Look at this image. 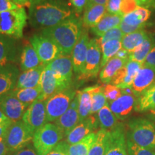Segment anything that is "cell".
<instances>
[{
    "mask_svg": "<svg viewBox=\"0 0 155 155\" xmlns=\"http://www.w3.org/2000/svg\"><path fill=\"white\" fill-rule=\"evenodd\" d=\"M150 114L153 117V119H154L155 121V108H154V109H152V110H150Z\"/></svg>",
    "mask_w": 155,
    "mask_h": 155,
    "instance_id": "cell-56",
    "label": "cell"
},
{
    "mask_svg": "<svg viewBox=\"0 0 155 155\" xmlns=\"http://www.w3.org/2000/svg\"><path fill=\"white\" fill-rule=\"evenodd\" d=\"M155 108V83L141 94L137 101L135 110L146 111Z\"/></svg>",
    "mask_w": 155,
    "mask_h": 155,
    "instance_id": "cell-32",
    "label": "cell"
},
{
    "mask_svg": "<svg viewBox=\"0 0 155 155\" xmlns=\"http://www.w3.org/2000/svg\"><path fill=\"white\" fill-rule=\"evenodd\" d=\"M30 42L31 45L35 50L41 63L44 65H48L62 55L57 45L42 34L32 35L30 39Z\"/></svg>",
    "mask_w": 155,
    "mask_h": 155,
    "instance_id": "cell-8",
    "label": "cell"
},
{
    "mask_svg": "<svg viewBox=\"0 0 155 155\" xmlns=\"http://www.w3.org/2000/svg\"><path fill=\"white\" fill-rule=\"evenodd\" d=\"M46 67L54 71L61 78L71 85L73 65L71 55H61L50 63Z\"/></svg>",
    "mask_w": 155,
    "mask_h": 155,
    "instance_id": "cell-20",
    "label": "cell"
},
{
    "mask_svg": "<svg viewBox=\"0 0 155 155\" xmlns=\"http://www.w3.org/2000/svg\"><path fill=\"white\" fill-rule=\"evenodd\" d=\"M12 1L19 7H28V8H30L31 5L30 0H12Z\"/></svg>",
    "mask_w": 155,
    "mask_h": 155,
    "instance_id": "cell-52",
    "label": "cell"
},
{
    "mask_svg": "<svg viewBox=\"0 0 155 155\" xmlns=\"http://www.w3.org/2000/svg\"><path fill=\"white\" fill-rule=\"evenodd\" d=\"M71 85L61 78L54 71L46 67L42 74L40 86L41 94L38 100L47 101L58 93L71 88Z\"/></svg>",
    "mask_w": 155,
    "mask_h": 155,
    "instance_id": "cell-9",
    "label": "cell"
},
{
    "mask_svg": "<svg viewBox=\"0 0 155 155\" xmlns=\"http://www.w3.org/2000/svg\"><path fill=\"white\" fill-rule=\"evenodd\" d=\"M83 28V20L75 15L55 26L43 29L42 34L57 45L62 55H71Z\"/></svg>",
    "mask_w": 155,
    "mask_h": 155,
    "instance_id": "cell-2",
    "label": "cell"
},
{
    "mask_svg": "<svg viewBox=\"0 0 155 155\" xmlns=\"http://www.w3.org/2000/svg\"><path fill=\"white\" fill-rule=\"evenodd\" d=\"M105 155H129L124 128L121 124L114 130L110 131L109 142Z\"/></svg>",
    "mask_w": 155,
    "mask_h": 155,
    "instance_id": "cell-18",
    "label": "cell"
},
{
    "mask_svg": "<svg viewBox=\"0 0 155 155\" xmlns=\"http://www.w3.org/2000/svg\"><path fill=\"white\" fill-rule=\"evenodd\" d=\"M139 1H140V0H137V2H139Z\"/></svg>",
    "mask_w": 155,
    "mask_h": 155,
    "instance_id": "cell-59",
    "label": "cell"
},
{
    "mask_svg": "<svg viewBox=\"0 0 155 155\" xmlns=\"http://www.w3.org/2000/svg\"><path fill=\"white\" fill-rule=\"evenodd\" d=\"M144 64L148 65V66L152 67L153 68H155V46L151 50L150 53L147 56Z\"/></svg>",
    "mask_w": 155,
    "mask_h": 155,
    "instance_id": "cell-50",
    "label": "cell"
},
{
    "mask_svg": "<svg viewBox=\"0 0 155 155\" xmlns=\"http://www.w3.org/2000/svg\"><path fill=\"white\" fill-rule=\"evenodd\" d=\"M90 40L91 39L89 38L88 31L86 28H84L80 38L78 39L76 44L75 45L72 53H71L73 71L76 74L79 75L82 74L83 68H84Z\"/></svg>",
    "mask_w": 155,
    "mask_h": 155,
    "instance_id": "cell-13",
    "label": "cell"
},
{
    "mask_svg": "<svg viewBox=\"0 0 155 155\" xmlns=\"http://www.w3.org/2000/svg\"><path fill=\"white\" fill-rule=\"evenodd\" d=\"M102 59L101 68H102L108 63L109 60L116 56L118 52L122 48L121 41L116 40H108L101 46Z\"/></svg>",
    "mask_w": 155,
    "mask_h": 155,
    "instance_id": "cell-36",
    "label": "cell"
},
{
    "mask_svg": "<svg viewBox=\"0 0 155 155\" xmlns=\"http://www.w3.org/2000/svg\"><path fill=\"white\" fill-rule=\"evenodd\" d=\"M12 121L9 119H7L6 121L2 122L0 124V140H3L5 138L6 134L8 130L9 126L12 124Z\"/></svg>",
    "mask_w": 155,
    "mask_h": 155,
    "instance_id": "cell-49",
    "label": "cell"
},
{
    "mask_svg": "<svg viewBox=\"0 0 155 155\" xmlns=\"http://www.w3.org/2000/svg\"><path fill=\"white\" fill-rule=\"evenodd\" d=\"M104 94L108 102L114 101L121 96V89L111 83H108L104 86Z\"/></svg>",
    "mask_w": 155,
    "mask_h": 155,
    "instance_id": "cell-40",
    "label": "cell"
},
{
    "mask_svg": "<svg viewBox=\"0 0 155 155\" xmlns=\"http://www.w3.org/2000/svg\"><path fill=\"white\" fill-rule=\"evenodd\" d=\"M8 152L9 150L5 144V139L0 140V155H7Z\"/></svg>",
    "mask_w": 155,
    "mask_h": 155,
    "instance_id": "cell-53",
    "label": "cell"
},
{
    "mask_svg": "<svg viewBox=\"0 0 155 155\" xmlns=\"http://www.w3.org/2000/svg\"><path fill=\"white\" fill-rule=\"evenodd\" d=\"M148 35L144 29L131 34L125 35L121 40L122 48L131 53L144 41Z\"/></svg>",
    "mask_w": 155,
    "mask_h": 155,
    "instance_id": "cell-29",
    "label": "cell"
},
{
    "mask_svg": "<svg viewBox=\"0 0 155 155\" xmlns=\"http://www.w3.org/2000/svg\"><path fill=\"white\" fill-rule=\"evenodd\" d=\"M108 0H89V4H96V5H106ZM88 4V5H89Z\"/></svg>",
    "mask_w": 155,
    "mask_h": 155,
    "instance_id": "cell-54",
    "label": "cell"
},
{
    "mask_svg": "<svg viewBox=\"0 0 155 155\" xmlns=\"http://www.w3.org/2000/svg\"><path fill=\"white\" fill-rule=\"evenodd\" d=\"M75 15L65 0H38L31 4L28 19L32 28L43 30L55 26Z\"/></svg>",
    "mask_w": 155,
    "mask_h": 155,
    "instance_id": "cell-1",
    "label": "cell"
},
{
    "mask_svg": "<svg viewBox=\"0 0 155 155\" xmlns=\"http://www.w3.org/2000/svg\"><path fill=\"white\" fill-rule=\"evenodd\" d=\"M101 47L98 39H91L85 62L83 73L80 75L81 79L94 78L98 75L101 64Z\"/></svg>",
    "mask_w": 155,
    "mask_h": 155,
    "instance_id": "cell-10",
    "label": "cell"
},
{
    "mask_svg": "<svg viewBox=\"0 0 155 155\" xmlns=\"http://www.w3.org/2000/svg\"><path fill=\"white\" fill-rule=\"evenodd\" d=\"M16 56V48L13 38L0 34V68L14 62Z\"/></svg>",
    "mask_w": 155,
    "mask_h": 155,
    "instance_id": "cell-23",
    "label": "cell"
},
{
    "mask_svg": "<svg viewBox=\"0 0 155 155\" xmlns=\"http://www.w3.org/2000/svg\"><path fill=\"white\" fill-rule=\"evenodd\" d=\"M150 36L152 37V40H153V41H154V42L155 43V30L153 31V32H152V33L150 34Z\"/></svg>",
    "mask_w": 155,
    "mask_h": 155,
    "instance_id": "cell-57",
    "label": "cell"
},
{
    "mask_svg": "<svg viewBox=\"0 0 155 155\" xmlns=\"http://www.w3.org/2000/svg\"><path fill=\"white\" fill-rule=\"evenodd\" d=\"M110 109L118 119L124 120L131 113L137 105L135 95L122 93L118 99L108 102Z\"/></svg>",
    "mask_w": 155,
    "mask_h": 155,
    "instance_id": "cell-17",
    "label": "cell"
},
{
    "mask_svg": "<svg viewBox=\"0 0 155 155\" xmlns=\"http://www.w3.org/2000/svg\"><path fill=\"white\" fill-rule=\"evenodd\" d=\"M19 75V69L12 63L0 70V98L16 88Z\"/></svg>",
    "mask_w": 155,
    "mask_h": 155,
    "instance_id": "cell-19",
    "label": "cell"
},
{
    "mask_svg": "<svg viewBox=\"0 0 155 155\" xmlns=\"http://www.w3.org/2000/svg\"><path fill=\"white\" fill-rule=\"evenodd\" d=\"M76 95L78 98V111L81 122L91 116L92 104L91 86L79 91L76 93Z\"/></svg>",
    "mask_w": 155,
    "mask_h": 155,
    "instance_id": "cell-28",
    "label": "cell"
},
{
    "mask_svg": "<svg viewBox=\"0 0 155 155\" xmlns=\"http://www.w3.org/2000/svg\"><path fill=\"white\" fill-rule=\"evenodd\" d=\"M64 137L63 131L58 125L47 123L35 131L32 141L39 155H47Z\"/></svg>",
    "mask_w": 155,
    "mask_h": 155,
    "instance_id": "cell-5",
    "label": "cell"
},
{
    "mask_svg": "<svg viewBox=\"0 0 155 155\" xmlns=\"http://www.w3.org/2000/svg\"><path fill=\"white\" fill-rule=\"evenodd\" d=\"M28 16L25 7L0 12V34L13 39H20Z\"/></svg>",
    "mask_w": 155,
    "mask_h": 155,
    "instance_id": "cell-4",
    "label": "cell"
},
{
    "mask_svg": "<svg viewBox=\"0 0 155 155\" xmlns=\"http://www.w3.org/2000/svg\"><path fill=\"white\" fill-rule=\"evenodd\" d=\"M98 127L97 117L95 115L89 116L87 119L81 121L65 137V141L70 145L75 144L86 137L89 134L94 132Z\"/></svg>",
    "mask_w": 155,
    "mask_h": 155,
    "instance_id": "cell-14",
    "label": "cell"
},
{
    "mask_svg": "<svg viewBox=\"0 0 155 155\" xmlns=\"http://www.w3.org/2000/svg\"><path fill=\"white\" fill-rule=\"evenodd\" d=\"M91 91L92 98L91 115H95L107 104V99L104 94V86H91Z\"/></svg>",
    "mask_w": 155,
    "mask_h": 155,
    "instance_id": "cell-35",
    "label": "cell"
},
{
    "mask_svg": "<svg viewBox=\"0 0 155 155\" xmlns=\"http://www.w3.org/2000/svg\"><path fill=\"white\" fill-rule=\"evenodd\" d=\"M70 6H71L75 15L83 12L89 4V0H69Z\"/></svg>",
    "mask_w": 155,
    "mask_h": 155,
    "instance_id": "cell-44",
    "label": "cell"
},
{
    "mask_svg": "<svg viewBox=\"0 0 155 155\" xmlns=\"http://www.w3.org/2000/svg\"><path fill=\"white\" fill-rule=\"evenodd\" d=\"M107 12L105 5L89 4L84 10L83 25L86 28H94Z\"/></svg>",
    "mask_w": 155,
    "mask_h": 155,
    "instance_id": "cell-22",
    "label": "cell"
},
{
    "mask_svg": "<svg viewBox=\"0 0 155 155\" xmlns=\"http://www.w3.org/2000/svg\"><path fill=\"white\" fill-rule=\"evenodd\" d=\"M36 1H38V0H30V2L32 4V2H36Z\"/></svg>",
    "mask_w": 155,
    "mask_h": 155,
    "instance_id": "cell-58",
    "label": "cell"
},
{
    "mask_svg": "<svg viewBox=\"0 0 155 155\" xmlns=\"http://www.w3.org/2000/svg\"><path fill=\"white\" fill-rule=\"evenodd\" d=\"M45 68L46 65L42 64L36 68L24 71L19 74L15 88H30L40 86L42 74Z\"/></svg>",
    "mask_w": 155,
    "mask_h": 155,
    "instance_id": "cell-21",
    "label": "cell"
},
{
    "mask_svg": "<svg viewBox=\"0 0 155 155\" xmlns=\"http://www.w3.org/2000/svg\"><path fill=\"white\" fill-rule=\"evenodd\" d=\"M123 17L124 15L121 14L115 15L106 12L100 22L91 28L92 32L97 36L101 37L108 30L119 27L123 20Z\"/></svg>",
    "mask_w": 155,
    "mask_h": 155,
    "instance_id": "cell-25",
    "label": "cell"
},
{
    "mask_svg": "<svg viewBox=\"0 0 155 155\" xmlns=\"http://www.w3.org/2000/svg\"><path fill=\"white\" fill-rule=\"evenodd\" d=\"M22 121L34 134L48 123L46 101L37 100L28 106L22 116Z\"/></svg>",
    "mask_w": 155,
    "mask_h": 155,
    "instance_id": "cell-11",
    "label": "cell"
},
{
    "mask_svg": "<svg viewBox=\"0 0 155 155\" xmlns=\"http://www.w3.org/2000/svg\"><path fill=\"white\" fill-rule=\"evenodd\" d=\"M127 139L139 147L155 151V126L144 118L131 119L128 124Z\"/></svg>",
    "mask_w": 155,
    "mask_h": 155,
    "instance_id": "cell-3",
    "label": "cell"
},
{
    "mask_svg": "<svg viewBox=\"0 0 155 155\" xmlns=\"http://www.w3.org/2000/svg\"><path fill=\"white\" fill-rule=\"evenodd\" d=\"M7 119H7V116H6L5 114L2 113V111L0 110V124H1L2 122L6 121Z\"/></svg>",
    "mask_w": 155,
    "mask_h": 155,
    "instance_id": "cell-55",
    "label": "cell"
},
{
    "mask_svg": "<svg viewBox=\"0 0 155 155\" xmlns=\"http://www.w3.org/2000/svg\"><path fill=\"white\" fill-rule=\"evenodd\" d=\"M110 131L101 129L96 132V137L88 155H105L109 142Z\"/></svg>",
    "mask_w": 155,
    "mask_h": 155,
    "instance_id": "cell-31",
    "label": "cell"
},
{
    "mask_svg": "<svg viewBox=\"0 0 155 155\" xmlns=\"http://www.w3.org/2000/svg\"><path fill=\"white\" fill-rule=\"evenodd\" d=\"M96 137V132H92L84 137L78 143L74 144L78 155H88Z\"/></svg>",
    "mask_w": 155,
    "mask_h": 155,
    "instance_id": "cell-37",
    "label": "cell"
},
{
    "mask_svg": "<svg viewBox=\"0 0 155 155\" xmlns=\"http://www.w3.org/2000/svg\"><path fill=\"white\" fill-rule=\"evenodd\" d=\"M129 60H124L114 56L102 68L99 74L100 81L103 83H110L119 71L126 65Z\"/></svg>",
    "mask_w": 155,
    "mask_h": 155,
    "instance_id": "cell-24",
    "label": "cell"
},
{
    "mask_svg": "<svg viewBox=\"0 0 155 155\" xmlns=\"http://www.w3.org/2000/svg\"><path fill=\"white\" fill-rule=\"evenodd\" d=\"M124 35H125L123 33V32H122L119 27H116V28H114L111 29V30H108L104 35L100 37V38L98 39V42H99V44L101 46L103 44H104L106 42L108 41V40H116L121 41V40L123 39Z\"/></svg>",
    "mask_w": 155,
    "mask_h": 155,
    "instance_id": "cell-38",
    "label": "cell"
},
{
    "mask_svg": "<svg viewBox=\"0 0 155 155\" xmlns=\"http://www.w3.org/2000/svg\"><path fill=\"white\" fill-rule=\"evenodd\" d=\"M70 144L65 140L61 141L47 155H69Z\"/></svg>",
    "mask_w": 155,
    "mask_h": 155,
    "instance_id": "cell-43",
    "label": "cell"
},
{
    "mask_svg": "<svg viewBox=\"0 0 155 155\" xmlns=\"http://www.w3.org/2000/svg\"><path fill=\"white\" fill-rule=\"evenodd\" d=\"M1 69H2V68H0V70H1Z\"/></svg>",
    "mask_w": 155,
    "mask_h": 155,
    "instance_id": "cell-60",
    "label": "cell"
},
{
    "mask_svg": "<svg viewBox=\"0 0 155 155\" xmlns=\"http://www.w3.org/2000/svg\"><path fill=\"white\" fill-rule=\"evenodd\" d=\"M139 7L137 0H122L121 5V14L126 15L132 12Z\"/></svg>",
    "mask_w": 155,
    "mask_h": 155,
    "instance_id": "cell-41",
    "label": "cell"
},
{
    "mask_svg": "<svg viewBox=\"0 0 155 155\" xmlns=\"http://www.w3.org/2000/svg\"><path fill=\"white\" fill-rule=\"evenodd\" d=\"M34 133L22 120L12 122L6 134L5 141L9 152L18 151L33 140Z\"/></svg>",
    "mask_w": 155,
    "mask_h": 155,
    "instance_id": "cell-6",
    "label": "cell"
},
{
    "mask_svg": "<svg viewBox=\"0 0 155 155\" xmlns=\"http://www.w3.org/2000/svg\"><path fill=\"white\" fill-rule=\"evenodd\" d=\"M41 91V86H39L30 88H15L12 93L19 101L30 106L35 101L38 100Z\"/></svg>",
    "mask_w": 155,
    "mask_h": 155,
    "instance_id": "cell-33",
    "label": "cell"
},
{
    "mask_svg": "<svg viewBox=\"0 0 155 155\" xmlns=\"http://www.w3.org/2000/svg\"><path fill=\"white\" fill-rule=\"evenodd\" d=\"M28 106L17 99L12 91L0 98V110L12 122L19 121Z\"/></svg>",
    "mask_w": 155,
    "mask_h": 155,
    "instance_id": "cell-12",
    "label": "cell"
},
{
    "mask_svg": "<svg viewBox=\"0 0 155 155\" xmlns=\"http://www.w3.org/2000/svg\"><path fill=\"white\" fill-rule=\"evenodd\" d=\"M19 6L13 2L12 0H0V12L17 9Z\"/></svg>",
    "mask_w": 155,
    "mask_h": 155,
    "instance_id": "cell-48",
    "label": "cell"
},
{
    "mask_svg": "<svg viewBox=\"0 0 155 155\" xmlns=\"http://www.w3.org/2000/svg\"><path fill=\"white\" fill-rule=\"evenodd\" d=\"M79 123L80 116L78 111V98L76 95L68 109L55 121V124L61 128L64 133V137H66Z\"/></svg>",
    "mask_w": 155,
    "mask_h": 155,
    "instance_id": "cell-15",
    "label": "cell"
},
{
    "mask_svg": "<svg viewBox=\"0 0 155 155\" xmlns=\"http://www.w3.org/2000/svg\"><path fill=\"white\" fill-rule=\"evenodd\" d=\"M98 126L101 129L106 131H112L119 126L118 119L110 109L108 102L97 113Z\"/></svg>",
    "mask_w": 155,
    "mask_h": 155,
    "instance_id": "cell-27",
    "label": "cell"
},
{
    "mask_svg": "<svg viewBox=\"0 0 155 155\" xmlns=\"http://www.w3.org/2000/svg\"><path fill=\"white\" fill-rule=\"evenodd\" d=\"M151 16V11L143 7H138L136 10L124 15L123 22L131 26H141L148 21Z\"/></svg>",
    "mask_w": 155,
    "mask_h": 155,
    "instance_id": "cell-30",
    "label": "cell"
},
{
    "mask_svg": "<svg viewBox=\"0 0 155 155\" xmlns=\"http://www.w3.org/2000/svg\"><path fill=\"white\" fill-rule=\"evenodd\" d=\"M143 65V63H139L137 61H127V63H126L125 68L127 69V74L133 78L134 79L136 75H137V73L139 71V70L141 69V66Z\"/></svg>",
    "mask_w": 155,
    "mask_h": 155,
    "instance_id": "cell-42",
    "label": "cell"
},
{
    "mask_svg": "<svg viewBox=\"0 0 155 155\" xmlns=\"http://www.w3.org/2000/svg\"><path fill=\"white\" fill-rule=\"evenodd\" d=\"M76 93L71 87L58 93L46 101L48 123L55 122L65 114L76 96Z\"/></svg>",
    "mask_w": 155,
    "mask_h": 155,
    "instance_id": "cell-7",
    "label": "cell"
},
{
    "mask_svg": "<svg viewBox=\"0 0 155 155\" xmlns=\"http://www.w3.org/2000/svg\"><path fill=\"white\" fill-rule=\"evenodd\" d=\"M155 46V43L153 41L152 37L149 35L145 39L144 42L139 46L137 49L129 54V60L134 61H137L139 63H144L147 56L150 53L151 50Z\"/></svg>",
    "mask_w": 155,
    "mask_h": 155,
    "instance_id": "cell-34",
    "label": "cell"
},
{
    "mask_svg": "<svg viewBox=\"0 0 155 155\" xmlns=\"http://www.w3.org/2000/svg\"><path fill=\"white\" fill-rule=\"evenodd\" d=\"M145 25H141V26H131V25H129L125 23L124 22H121V24L119 25V28L121 29L124 35H128V34H131L132 32H137V31L143 30L144 28Z\"/></svg>",
    "mask_w": 155,
    "mask_h": 155,
    "instance_id": "cell-47",
    "label": "cell"
},
{
    "mask_svg": "<svg viewBox=\"0 0 155 155\" xmlns=\"http://www.w3.org/2000/svg\"><path fill=\"white\" fill-rule=\"evenodd\" d=\"M121 1L122 0H108L106 5L107 12L115 15L121 14Z\"/></svg>",
    "mask_w": 155,
    "mask_h": 155,
    "instance_id": "cell-45",
    "label": "cell"
},
{
    "mask_svg": "<svg viewBox=\"0 0 155 155\" xmlns=\"http://www.w3.org/2000/svg\"><path fill=\"white\" fill-rule=\"evenodd\" d=\"M129 54H130L129 52H128L127 50L121 48V49L120 50L119 52H118L117 54L116 55V57L121 58V59H124V60H129Z\"/></svg>",
    "mask_w": 155,
    "mask_h": 155,
    "instance_id": "cell-51",
    "label": "cell"
},
{
    "mask_svg": "<svg viewBox=\"0 0 155 155\" xmlns=\"http://www.w3.org/2000/svg\"><path fill=\"white\" fill-rule=\"evenodd\" d=\"M10 155H39L35 148L34 145L30 144L27 145L26 147H23L22 149L16 152L11 153Z\"/></svg>",
    "mask_w": 155,
    "mask_h": 155,
    "instance_id": "cell-46",
    "label": "cell"
},
{
    "mask_svg": "<svg viewBox=\"0 0 155 155\" xmlns=\"http://www.w3.org/2000/svg\"><path fill=\"white\" fill-rule=\"evenodd\" d=\"M127 151L129 155H155V151L139 147L127 139Z\"/></svg>",
    "mask_w": 155,
    "mask_h": 155,
    "instance_id": "cell-39",
    "label": "cell"
},
{
    "mask_svg": "<svg viewBox=\"0 0 155 155\" xmlns=\"http://www.w3.org/2000/svg\"><path fill=\"white\" fill-rule=\"evenodd\" d=\"M155 83V68L144 65L134 79L131 89L135 96L139 97L143 92L148 89Z\"/></svg>",
    "mask_w": 155,
    "mask_h": 155,
    "instance_id": "cell-16",
    "label": "cell"
},
{
    "mask_svg": "<svg viewBox=\"0 0 155 155\" xmlns=\"http://www.w3.org/2000/svg\"><path fill=\"white\" fill-rule=\"evenodd\" d=\"M42 64L34 48L31 45H26L20 57V66L23 72L36 68Z\"/></svg>",
    "mask_w": 155,
    "mask_h": 155,
    "instance_id": "cell-26",
    "label": "cell"
}]
</instances>
